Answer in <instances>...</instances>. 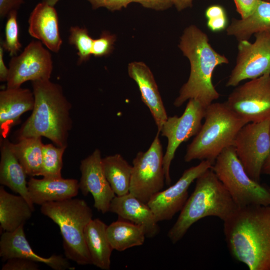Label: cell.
<instances>
[{
    "label": "cell",
    "instance_id": "1",
    "mask_svg": "<svg viewBox=\"0 0 270 270\" xmlns=\"http://www.w3.org/2000/svg\"><path fill=\"white\" fill-rule=\"evenodd\" d=\"M228 250L250 270H270V206L238 208L224 221Z\"/></svg>",
    "mask_w": 270,
    "mask_h": 270
},
{
    "label": "cell",
    "instance_id": "2",
    "mask_svg": "<svg viewBox=\"0 0 270 270\" xmlns=\"http://www.w3.org/2000/svg\"><path fill=\"white\" fill-rule=\"evenodd\" d=\"M178 48L189 60L190 69L174 105L178 108L193 98L206 108L220 96L212 84L213 72L217 66L228 64V60L212 48L207 34L194 25L184 30Z\"/></svg>",
    "mask_w": 270,
    "mask_h": 270
},
{
    "label": "cell",
    "instance_id": "3",
    "mask_svg": "<svg viewBox=\"0 0 270 270\" xmlns=\"http://www.w3.org/2000/svg\"><path fill=\"white\" fill-rule=\"evenodd\" d=\"M34 105L31 115L16 132L17 140L44 136L58 146H68L72 128L70 102L62 87L50 80L32 82Z\"/></svg>",
    "mask_w": 270,
    "mask_h": 270
},
{
    "label": "cell",
    "instance_id": "4",
    "mask_svg": "<svg viewBox=\"0 0 270 270\" xmlns=\"http://www.w3.org/2000/svg\"><path fill=\"white\" fill-rule=\"evenodd\" d=\"M238 208L211 168L196 179L194 190L188 198L176 222L168 230V236L174 244L200 220L216 216L224 222Z\"/></svg>",
    "mask_w": 270,
    "mask_h": 270
},
{
    "label": "cell",
    "instance_id": "5",
    "mask_svg": "<svg viewBox=\"0 0 270 270\" xmlns=\"http://www.w3.org/2000/svg\"><path fill=\"white\" fill-rule=\"evenodd\" d=\"M204 122L186 150L184 160H207L212 164L219 154L233 146L241 128L248 124L224 102H212L206 108Z\"/></svg>",
    "mask_w": 270,
    "mask_h": 270
},
{
    "label": "cell",
    "instance_id": "6",
    "mask_svg": "<svg viewBox=\"0 0 270 270\" xmlns=\"http://www.w3.org/2000/svg\"><path fill=\"white\" fill-rule=\"evenodd\" d=\"M40 211L58 226L66 258L79 265L92 264L84 232L92 210L86 202L73 198L48 202L41 206Z\"/></svg>",
    "mask_w": 270,
    "mask_h": 270
},
{
    "label": "cell",
    "instance_id": "7",
    "mask_svg": "<svg viewBox=\"0 0 270 270\" xmlns=\"http://www.w3.org/2000/svg\"><path fill=\"white\" fill-rule=\"evenodd\" d=\"M212 169L238 208L270 206V188L248 175L233 146L224 150Z\"/></svg>",
    "mask_w": 270,
    "mask_h": 270
},
{
    "label": "cell",
    "instance_id": "8",
    "mask_svg": "<svg viewBox=\"0 0 270 270\" xmlns=\"http://www.w3.org/2000/svg\"><path fill=\"white\" fill-rule=\"evenodd\" d=\"M158 132L148 150L132 160L130 192L145 203L162 190L165 181L164 154Z\"/></svg>",
    "mask_w": 270,
    "mask_h": 270
},
{
    "label": "cell",
    "instance_id": "9",
    "mask_svg": "<svg viewBox=\"0 0 270 270\" xmlns=\"http://www.w3.org/2000/svg\"><path fill=\"white\" fill-rule=\"evenodd\" d=\"M233 146L246 173L260 182L264 164L270 153V119L246 124L238 133Z\"/></svg>",
    "mask_w": 270,
    "mask_h": 270
},
{
    "label": "cell",
    "instance_id": "10",
    "mask_svg": "<svg viewBox=\"0 0 270 270\" xmlns=\"http://www.w3.org/2000/svg\"><path fill=\"white\" fill-rule=\"evenodd\" d=\"M225 103L246 123L270 119V74L238 86Z\"/></svg>",
    "mask_w": 270,
    "mask_h": 270
},
{
    "label": "cell",
    "instance_id": "11",
    "mask_svg": "<svg viewBox=\"0 0 270 270\" xmlns=\"http://www.w3.org/2000/svg\"><path fill=\"white\" fill-rule=\"evenodd\" d=\"M206 108L198 100L190 99L183 114L180 116L168 117L158 131L168 139L163 162L165 182L167 185L172 182L170 168L176 150L182 143L198 133L202 126Z\"/></svg>",
    "mask_w": 270,
    "mask_h": 270
},
{
    "label": "cell",
    "instance_id": "12",
    "mask_svg": "<svg viewBox=\"0 0 270 270\" xmlns=\"http://www.w3.org/2000/svg\"><path fill=\"white\" fill-rule=\"evenodd\" d=\"M254 36L253 42L238 41L236 65L226 86H236L242 80L270 74V32H258Z\"/></svg>",
    "mask_w": 270,
    "mask_h": 270
},
{
    "label": "cell",
    "instance_id": "13",
    "mask_svg": "<svg viewBox=\"0 0 270 270\" xmlns=\"http://www.w3.org/2000/svg\"><path fill=\"white\" fill-rule=\"evenodd\" d=\"M53 69L52 55L40 40H32L9 62L6 88H18L26 82L50 80Z\"/></svg>",
    "mask_w": 270,
    "mask_h": 270
},
{
    "label": "cell",
    "instance_id": "14",
    "mask_svg": "<svg viewBox=\"0 0 270 270\" xmlns=\"http://www.w3.org/2000/svg\"><path fill=\"white\" fill-rule=\"evenodd\" d=\"M212 166L208 160H202L198 165L186 170L174 184L150 199L147 204L158 222L169 220L181 211L188 198V190L190 184Z\"/></svg>",
    "mask_w": 270,
    "mask_h": 270
},
{
    "label": "cell",
    "instance_id": "15",
    "mask_svg": "<svg viewBox=\"0 0 270 270\" xmlns=\"http://www.w3.org/2000/svg\"><path fill=\"white\" fill-rule=\"evenodd\" d=\"M81 177L79 187L82 194L90 193L94 198V206L105 214L109 212L112 199L116 196L104 174L102 158L99 149L82 160L80 165Z\"/></svg>",
    "mask_w": 270,
    "mask_h": 270
},
{
    "label": "cell",
    "instance_id": "16",
    "mask_svg": "<svg viewBox=\"0 0 270 270\" xmlns=\"http://www.w3.org/2000/svg\"><path fill=\"white\" fill-rule=\"evenodd\" d=\"M0 256L2 260L22 258L46 264L54 270H74L67 258L54 254L48 258L40 256L32 250L24 230V225L13 232H4L0 239Z\"/></svg>",
    "mask_w": 270,
    "mask_h": 270
},
{
    "label": "cell",
    "instance_id": "17",
    "mask_svg": "<svg viewBox=\"0 0 270 270\" xmlns=\"http://www.w3.org/2000/svg\"><path fill=\"white\" fill-rule=\"evenodd\" d=\"M128 72L137 84L142 101L148 108L160 131L168 116L152 71L144 62H133L128 64Z\"/></svg>",
    "mask_w": 270,
    "mask_h": 270
},
{
    "label": "cell",
    "instance_id": "18",
    "mask_svg": "<svg viewBox=\"0 0 270 270\" xmlns=\"http://www.w3.org/2000/svg\"><path fill=\"white\" fill-rule=\"evenodd\" d=\"M29 34L41 42L48 50L58 52L62 44L58 18L54 6L42 1L34 7L28 19Z\"/></svg>",
    "mask_w": 270,
    "mask_h": 270
},
{
    "label": "cell",
    "instance_id": "19",
    "mask_svg": "<svg viewBox=\"0 0 270 270\" xmlns=\"http://www.w3.org/2000/svg\"><path fill=\"white\" fill-rule=\"evenodd\" d=\"M109 212L116 214L121 219L142 226L146 238H154L160 232L158 222L148 204L130 192L116 196L110 202Z\"/></svg>",
    "mask_w": 270,
    "mask_h": 270
},
{
    "label": "cell",
    "instance_id": "20",
    "mask_svg": "<svg viewBox=\"0 0 270 270\" xmlns=\"http://www.w3.org/2000/svg\"><path fill=\"white\" fill-rule=\"evenodd\" d=\"M34 105L33 92L22 88H6L0 92V134L6 138L20 116L32 110Z\"/></svg>",
    "mask_w": 270,
    "mask_h": 270
},
{
    "label": "cell",
    "instance_id": "21",
    "mask_svg": "<svg viewBox=\"0 0 270 270\" xmlns=\"http://www.w3.org/2000/svg\"><path fill=\"white\" fill-rule=\"evenodd\" d=\"M34 204H42L73 198L78 193L79 182L76 179L31 177L28 182Z\"/></svg>",
    "mask_w": 270,
    "mask_h": 270
},
{
    "label": "cell",
    "instance_id": "22",
    "mask_svg": "<svg viewBox=\"0 0 270 270\" xmlns=\"http://www.w3.org/2000/svg\"><path fill=\"white\" fill-rule=\"evenodd\" d=\"M1 140L0 184L23 197L34 210L28 191L27 174L10 148L8 140L4 138Z\"/></svg>",
    "mask_w": 270,
    "mask_h": 270
},
{
    "label": "cell",
    "instance_id": "23",
    "mask_svg": "<svg viewBox=\"0 0 270 270\" xmlns=\"http://www.w3.org/2000/svg\"><path fill=\"white\" fill-rule=\"evenodd\" d=\"M107 225L99 218L92 219L86 226L84 238L92 264L109 270L113 250L106 236Z\"/></svg>",
    "mask_w": 270,
    "mask_h": 270
},
{
    "label": "cell",
    "instance_id": "24",
    "mask_svg": "<svg viewBox=\"0 0 270 270\" xmlns=\"http://www.w3.org/2000/svg\"><path fill=\"white\" fill-rule=\"evenodd\" d=\"M34 210L26 200L0 187V226L5 232H13L29 220Z\"/></svg>",
    "mask_w": 270,
    "mask_h": 270
},
{
    "label": "cell",
    "instance_id": "25",
    "mask_svg": "<svg viewBox=\"0 0 270 270\" xmlns=\"http://www.w3.org/2000/svg\"><path fill=\"white\" fill-rule=\"evenodd\" d=\"M226 34L238 40H248L252 34L270 32V2L260 0L254 12L245 18L232 19Z\"/></svg>",
    "mask_w": 270,
    "mask_h": 270
},
{
    "label": "cell",
    "instance_id": "26",
    "mask_svg": "<svg viewBox=\"0 0 270 270\" xmlns=\"http://www.w3.org/2000/svg\"><path fill=\"white\" fill-rule=\"evenodd\" d=\"M8 145L28 176L40 175L44 145L41 136L22 138L15 144L8 140Z\"/></svg>",
    "mask_w": 270,
    "mask_h": 270
},
{
    "label": "cell",
    "instance_id": "27",
    "mask_svg": "<svg viewBox=\"0 0 270 270\" xmlns=\"http://www.w3.org/2000/svg\"><path fill=\"white\" fill-rule=\"evenodd\" d=\"M106 232L112 249L119 252L142 245L146 237L142 226L122 219L108 226Z\"/></svg>",
    "mask_w": 270,
    "mask_h": 270
},
{
    "label": "cell",
    "instance_id": "28",
    "mask_svg": "<svg viewBox=\"0 0 270 270\" xmlns=\"http://www.w3.org/2000/svg\"><path fill=\"white\" fill-rule=\"evenodd\" d=\"M102 165L115 194L122 196L129 193L132 166L118 154L102 158Z\"/></svg>",
    "mask_w": 270,
    "mask_h": 270
},
{
    "label": "cell",
    "instance_id": "29",
    "mask_svg": "<svg viewBox=\"0 0 270 270\" xmlns=\"http://www.w3.org/2000/svg\"><path fill=\"white\" fill-rule=\"evenodd\" d=\"M66 148L55 146L52 144H44L40 176L46 178L62 177V157Z\"/></svg>",
    "mask_w": 270,
    "mask_h": 270
},
{
    "label": "cell",
    "instance_id": "30",
    "mask_svg": "<svg viewBox=\"0 0 270 270\" xmlns=\"http://www.w3.org/2000/svg\"><path fill=\"white\" fill-rule=\"evenodd\" d=\"M94 39L88 34L84 28L72 26L70 28L68 42L74 46L78 50V63L80 64L88 60L92 55V49Z\"/></svg>",
    "mask_w": 270,
    "mask_h": 270
},
{
    "label": "cell",
    "instance_id": "31",
    "mask_svg": "<svg viewBox=\"0 0 270 270\" xmlns=\"http://www.w3.org/2000/svg\"><path fill=\"white\" fill-rule=\"evenodd\" d=\"M18 12L14 10L10 12L5 26V38L2 42L4 49L11 56L16 54L22 44L19 40V28L17 20Z\"/></svg>",
    "mask_w": 270,
    "mask_h": 270
},
{
    "label": "cell",
    "instance_id": "32",
    "mask_svg": "<svg viewBox=\"0 0 270 270\" xmlns=\"http://www.w3.org/2000/svg\"><path fill=\"white\" fill-rule=\"evenodd\" d=\"M116 36L108 32L103 31L100 36L94 40L92 55L101 57L110 54L114 49Z\"/></svg>",
    "mask_w": 270,
    "mask_h": 270
},
{
    "label": "cell",
    "instance_id": "33",
    "mask_svg": "<svg viewBox=\"0 0 270 270\" xmlns=\"http://www.w3.org/2000/svg\"><path fill=\"white\" fill-rule=\"evenodd\" d=\"M38 262L22 258H12L6 260L2 270H38Z\"/></svg>",
    "mask_w": 270,
    "mask_h": 270
},
{
    "label": "cell",
    "instance_id": "34",
    "mask_svg": "<svg viewBox=\"0 0 270 270\" xmlns=\"http://www.w3.org/2000/svg\"><path fill=\"white\" fill-rule=\"evenodd\" d=\"M236 10L242 18L251 15L256 8L260 0H234Z\"/></svg>",
    "mask_w": 270,
    "mask_h": 270
},
{
    "label": "cell",
    "instance_id": "35",
    "mask_svg": "<svg viewBox=\"0 0 270 270\" xmlns=\"http://www.w3.org/2000/svg\"><path fill=\"white\" fill-rule=\"evenodd\" d=\"M134 2L156 10H165L174 4L173 0H134Z\"/></svg>",
    "mask_w": 270,
    "mask_h": 270
},
{
    "label": "cell",
    "instance_id": "36",
    "mask_svg": "<svg viewBox=\"0 0 270 270\" xmlns=\"http://www.w3.org/2000/svg\"><path fill=\"white\" fill-rule=\"evenodd\" d=\"M24 0H0V16L3 18L10 12L18 10Z\"/></svg>",
    "mask_w": 270,
    "mask_h": 270
},
{
    "label": "cell",
    "instance_id": "37",
    "mask_svg": "<svg viewBox=\"0 0 270 270\" xmlns=\"http://www.w3.org/2000/svg\"><path fill=\"white\" fill-rule=\"evenodd\" d=\"M226 14L218 18L207 20V26L212 32H220L224 30L227 26Z\"/></svg>",
    "mask_w": 270,
    "mask_h": 270
},
{
    "label": "cell",
    "instance_id": "38",
    "mask_svg": "<svg viewBox=\"0 0 270 270\" xmlns=\"http://www.w3.org/2000/svg\"><path fill=\"white\" fill-rule=\"evenodd\" d=\"M134 0H107L105 8L110 11L120 10L122 8H126Z\"/></svg>",
    "mask_w": 270,
    "mask_h": 270
},
{
    "label": "cell",
    "instance_id": "39",
    "mask_svg": "<svg viewBox=\"0 0 270 270\" xmlns=\"http://www.w3.org/2000/svg\"><path fill=\"white\" fill-rule=\"evenodd\" d=\"M226 12L220 6L214 5L209 6L206 10L205 16L208 19L218 18L226 15Z\"/></svg>",
    "mask_w": 270,
    "mask_h": 270
},
{
    "label": "cell",
    "instance_id": "40",
    "mask_svg": "<svg viewBox=\"0 0 270 270\" xmlns=\"http://www.w3.org/2000/svg\"><path fill=\"white\" fill-rule=\"evenodd\" d=\"M4 49L2 45L0 46V81L6 82L8 76V68L4 64Z\"/></svg>",
    "mask_w": 270,
    "mask_h": 270
},
{
    "label": "cell",
    "instance_id": "41",
    "mask_svg": "<svg viewBox=\"0 0 270 270\" xmlns=\"http://www.w3.org/2000/svg\"><path fill=\"white\" fill-rule=\"evenodd\" d=\"M193 0H173L174 4L179 11L191 6Z\"/></svg>",
    "mask_w": 270,
    "mask_h": 270
},
{
    "label": "cell",
    "instance_id": "42",
    "mask_svg": "<svg viewBox=\"0 0 270 270\" xmlns=\"http://www.w3.org/2000/svg\"><path fill=\"white\" fill-rule=\"evenodd\" d=\"M91 4L94 9L104 7L107 0H87Z\"/></svg>",
    "mask_w": 270,
    "mask_h": 270
},
{
    "label": "cell",
    "instance_id": "43",
    "mask_svg": "<svg viewBox=\"0 0 270 270\" xmlns=\"http://www.w3.org/2000/svg\"><path fill=\"white\" fill-rule=\"evenodd\" d=\"M264 173L270 175V153L262 168V174Z\"/></svg>",
    "mask_w": 270,
    "mask_h": 270
},
{
    "label": "cell",
    "instance_id": "44",
    "mask_svg": "<svg viewBox=\"0 0 270 270\" xmlns=\"http://www.w3.org/2000/svg\"><path fill=\"white\" fill-rule=\"evenodd\" d=\"M59 0H42L43 2H44L50 5L54 6Z\"/></svg>",
    "mask_w": 270,
    "mask_h": 270
},
{
    "label": "cell",
    "instance_id": "45",
    "mask_svg": "<svg viewBox=\"0 0 270 270\" xmlns=\"http://www.w3.org/2000/svg\"><path fill=\"white\" fill-rule=\"evenodd\" d=\"M264 0L270 2V0Z\"/></svg>",
    "mask_w": 270,
    "mask_h": 270
}]
</instances>
